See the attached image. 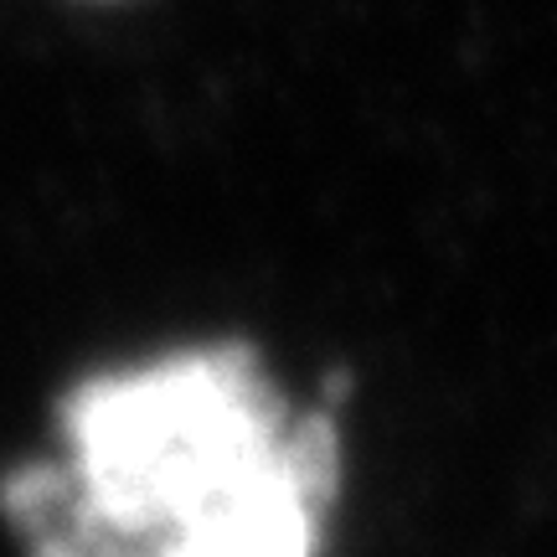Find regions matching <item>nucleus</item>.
<instances>
[{
    "instance_id": "1",
    "label": "nucleus",
    "mask_w": 557,
    "mask_h": 557,
    "mask_svg": "<svg viewBox=\"0 0 557 557\" xmlns=\"http://www.w3.org/2000/svg\"><path fill=\"white\" fill-rule=\"evenodd\" d=\"M62 449L0 485L32 557H320L336 429L284 413L248 346L78 382Z\"/></svg>"
}]
</instances>
